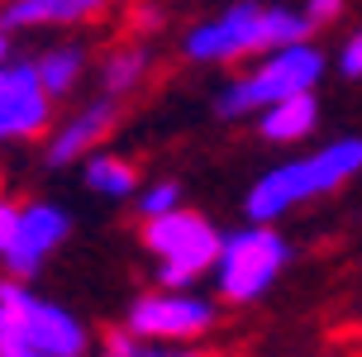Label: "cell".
I'll use <instances>...</instances> for the list:
<instances>
[{
    "instance_id": "cell-2",
    "label": "cell",
    "mask_w": 362,
    "mask_h": 357,
    "mask_svg": "<svg viewBox=\"0 0 362 357\" xmlns=\"http://www.w3.org/2000/svg\"><path fill=\"white\" fill-rule=\"evenodd\" d=\"M305 10H281V5H229L219 19H205L186 34V57L191 62H238V57L267 53V48H281V43H300L310 38Z\"/></svg>"
},
{
    "instance_id": "cell-7",
    "label": "cell",
    "mask_w": 362,
    "mask_h": 357,
    "mask_svg": "<svg viewBox=\"0 0 362 357\" xmlns=\"http://www.w3.org/2000/svg\"><path fill=\"white\" fill-rule=\"evenodd\" d=\"M219 320V305L200 295L191 286H158L134 295L124 310V329L139 339H163V343H196L205 339Z\"/></svg>"
},
{
    "instance_id": "cell-1",
    "label": "cell",
    "mask_w": 362,
    "mask_h": 357,
    "mask_svg": "<svg viewBox=\"0 0 362 357\" xmlns=\"http://www.w3.org/2000/svg\"><path fill=\"white\" fill-rule=\"evenodd\" d=\"M362 172V139H334L325 148H315L305 158H291L281 167H272L253 181V191L243 200V214L257 224H276L291 210H300L310 200L339 191Z\"/></svg>"
},
{
    "instance_id": "cell-8",
    "label": "cell",
    "mask_w": 362,
    "mask_h": 357,
    "mask_svg": "<svg viewBox=\"0 0 362 357\" xmlns=\"http://www.w3.org/2000/svg\"><path fill=\"white\" fill-rule=\"evenodd\" d=\"M72 238V214L53 205V200H29L19 205V229H15V243L5 248V276H38L43 262L53 257L62 243Z\"/></svg>"
},
{
    "instance_id": "cell-14",
    "label": "cell",
    "mask_w": 362,
    "mask_h": 357,
    "mask_svg": "<svg viewBox=\"0 0 362 357\" xmlns=\"http://www.w3.org/2000/svg\"><path fill=\"white\" fill-rule=\"evenodd\" d=\"M95 357H210V353H200L196 343L139 339V334H129L124 324H119V329H110L105 339H100V353Z\"/></svg>"
},
{
    "instance_id": "cell-6",
    "label": "cell",
    "mask_w": 362,
    "mask_h": 357,
    "mask_svg": "<svg viewBox=\"0 0 362 357\" xmlns=\"http://www.w3.org/2000/svg\"><path fill=\"white\" fill-rule=\"evenodd\" d=\"M144 248L158 262V286H196L210 276L219 252V229L200 210H177L144 219Z\"/></svg>"
},
{
    "instance_id": "cell-11",
    "label": "cell",
    "mask_w": 362,
    "mask_h": 357,
    "mask_svg": "<svg viewBox=\"0 0 362 357\" xmlns=\"http://www.w3.org/2000/svg\"><path fill=\"white\" fill-rule=\"evenodd\" d=\"M320 124V100H315V90H300V95H286V100H276V105L257 110V134L267 143H300L315 134Z\"/></svg>"
},
{
    "instance_id": "cell-4",
    "label": "cell",
    "mask_w": 362,
    "mask_h": 357,
    "mask_svg": "<svg viewBox=\"0 0 362 357\" xmlns=\"http://www.w3.org/2000/svg\"><path fill=\"white\" fill-rule=\"evenodd\" d=\"M286 267H291V243L281 238V229L248 219L243 229L219 233L210 281H215V295L224 305H257L281 281Z\"/></svg>"
},
{
    "instance_id": "cell-10",
    "label": "cell",
    "mask_w": 362,
    "mask_h": 357,
    "mask_svg": "<svg viewBox=\"0 0 362 357\" xmlns=\"http://www.w3.org/2000/svg\"><path fill=\"white\" fill-rule=\"evenodd\" d=\"M110 129H115V95L95 100V105H81L67 124L53 129V139H48V162H53V167H67V162L86 158Z\"/></svg>"
},
{
    "instance_id": "cell-22",
    "label": "cell",
    "mask_w": 362,
    "mask_h": 357,
    "mask_svg": "<svg viewBox=\"0 0 362 357\" xmlns=\"http://www.w3.org/2000/svg\"><path fill=\"white\" fill-rule=\"evenodd\" d=\"M0 62H10V38H5V29H0Z\"/></svg>"
},
{
    "instance_id": "cell-17",
    "label": "cell",
    "mask_w": 362,
    "mask_h": 357,
    "mask_svg": "<svg viewBox=\"0 0 362 357\" xmlns=\"http://www.w3.org/2000/svg\"><path fill=\"white\" fill-rule=\"evenodd\" d=\"M134 200H139V219H153V214H167V210L181 205V186L177 181H153V186H144Z\"/></svg>"
},
{
    "instance_id": "cell-19",
    "label": "cell",
    "mask_w": 362,
    "mask_h": 357,
    "mask_svg": "<svg viewBox=\"0 0 362 357\" xmlns=\"http://www.w3.org/2000/svg\"><path fill=\"white\" fill-rule=\"evenodd\" d=\"M15 229H19V205L0 196V257H5V248L15 243Z\"/></svg>"
},
{
    "instance_id": "cell-5",
    "label": "cell",
    "mask_w": 362,
    "mask_h": 357,
    "mask_svg": "<svg viewBox=\"0 0 362 357\" xmlns=\"http://www.w3.org/2000/svg\"><path fill=\"white\" fill-rule=\"evenodd\" d=\"M325 76V53L300 38V43H281V48H267V57L257 62L248 76H238L219 90L215 110L224 119H243V115H257V110L276 105L286 95H300V90H315Z\"/></svg>"
},
{
    "instance_id": "cell-3",
    "label": "cell",
    "mask_w": 362,
    "mask_h": 357,
    "mask_svg": "<svg viewBox=\"0 0 362 357\" xmlns=\"http://www.w3.org/2000/svg\"><path fill=\"white\" fill-rule=\"evenodd\" d=\"M0 343L38 348L53 357H86L90 329L53 295H43L24 276H0Z\"/></svg>"
},
{
    "instance_id": "cell-9",
    "label": "cell",
    "mask_w": 362,
    "mask_h": 357,
    "mask_svg": "<svg viewBox=\"0 0 362 357\" xmlns=\"http://www.w3.org/2000/svg\"><path fill=\"white\" fill-rule=\"evenodd\" d=\"M53 119V95L34 62H0V143L38 139Z\"/></svg>"
},
{
    "instance_id": "cell-20",
    "label": "cell",
    "mask_w": 362,
    "mask_h": 357,
    "mask_svg": "<svg viewBox=\"0 0 362 357\" xmlns=\"http://www.w3.org/2000/svg\"><path fill=\"white\" fill-rule=\"evenodd\" d=\"M339 10H344V0H305L310 24H329V19H339Z\"/></svg>"
},
{
    "instance_id": "cell-13",
    "label": "cell",
    "mask_w": 362,
    "mask_h": 357,
    "mask_svg": "<svg viewBox=\"0 0 362 357\" xmlns=\"http://www.w3.org/2000/svg\"><path fill=\"white\" fill-rule=\"evenodd\" d=\"M86 186L95 191V196L105 200H129L139 196V167L124 158H115V153H95V158H86Z\"/></svg>"
},
{
    "instance_id": "cell-18",
    "label": "cell",
    "mask_w": 362,
    "mask_h": 357,
    "mask_svg": "<svg viewBox=\"0 0 362 357\" xmlns=\"http://www.w3.org/2000/svg\"><path fill=\"white\" fill-rule=\"evenodd\" d=\"M339 71H344V76H353V81L362 76V34H353L344 48H339Z\"/></svg>"
},
{
    "instance_id": "cell-16",
    "label": "cell",
    "mask_w": 362,
    "mask_h": 357,
    "mask_svg": "<svg viewBox=\"0 0 362 357\" xmlns=\"http://www.w3.org/2000/svg\"><path fill=\"white\" fill-rule=\"evenodd\" d=\"M144 71H148L144 48H115L105 57V67H100V86H105V95H129V90L144 81Z\"/></svg>"
},
{
    "instance_id": "cell-21",
    "label": "cell",
    "mask_w": 362,
    "mask_h": 357,
    "mask_svg": "<svg viewBox=\"0 0 362 357\" xmlns=\"http://www.w3.org/2000/svg\"><path fill=\"white\" fill-rule=\"evenodd\" d=\"M0 357H53V353H38V348H19V343H0Z\"/></svg>"
},
{
    "instance_id": "cell-12",
    "label": "cell",
    "mask_w": 362,
    "mask_h": 357,
    "mask_svg": "<svg viewBox=\"0 0 362 357\" xmlns=\"http://www.w3.org/2000/svg\"><path fill=\"white\" fill-rule=\"evenodd\" d=\"M115 0H10L0 10V29H38V24H76L100 15Z\"/></svg>"
},
{
    "instance_id": "cell-15",
    "label": "cell",
    "mask_w": 362,
    "mask_h": 357,
    "mask_svg": "<svg viewBox=\"0 0 362 357\" xmlns=\"http://www.w3.org/2000/svg\"><path fill=\"white\" fill-rule=\"evenodd\" d=\"M34 67H38V81H43V90H48V95L57 100V95L76 90L81 71H86V53L67 43V48H53V53H43V57L34 62Z\"/></svg>"
}]
</instances>
